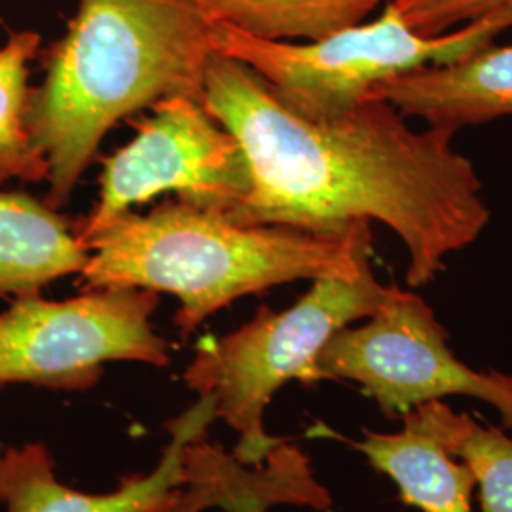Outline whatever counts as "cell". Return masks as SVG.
I'll return each instance as SVG.
<instances>
[{"mask_svg": "<svg viewBox=\"0 0 512 512\" xmlns=\"http://www.w3.org/2000/svg\"><path fill=\"white\" fill-rule=\"evenodd\" d=\"M203 107L238 137L251 169V190L228 215L236 224L344 234L353 222L378 220L403 241L412 289L490 224L484 186L454 147L456 133L412 129L385 101L315 122L283 107L251 67L213 54Z\"/></svg>", "mask_w": 512, "mask_h": 512, "instance_id": "obj_1", "label": "cell"}, {"mask_svg": "<svg viewBox=\"0 0 512 512\" xmlns=\"http://www.w3.org/2000/svg\"><path fill=\"white\" fill-rule=\"evenodd\" d=\"M211 27L196 0H78L25 109L50 207L69 202L114 124L171 97L203 103Z\"/></svg>", "mask_w": 512, "mask_h": 512, "instance_id": "obj_2", "label": "cell"}, {"mask_svg": "<svg viewBox=\"0 0 512 512\" xmlns=\"http://www.w3.org/2000/svg\"><path fill=\"white\" fill-rule=\"evenodd\" d=\"M82 270L88 289H147L175 294L183 336L247 294L348 268L372 249L370 222L344 234L287 226H241L175 200L148 215L126 213L88 239Z\"/></svg>", "mask_w": 512, "mask_h": 512, "instance_id": "obj_3", "label": "cell"}, {"mask_svg": "<svg viewBox=\"0 0 512 512\" xmlns=\"http://www.w3.org/2000/svg\"><path fill=\"white\" fill-rule=\"evenodd\" d=\"M370 251L344 270L313 279L291 308L262 306L245 327L200 344L184 382L198 397H213L217 418L238 433L232 456L239 463L260 465L281 442L264 427L275 393L293 380L317 384V361L330 338L374 315L397 291L374 275Z\"/></svg>", "mask_w": 512, "mask_h": 512, "instance_id": "obj_4", "label": "cell"}, {"mask_svg": "<svg viewBox=\"0 0 512 512\" xmlns=\"http://www.w3.org/2000/svg\"><path fill=\"white\" fill-rule=\"evenodd\" d=\"M511 27L509 4L452 33L420 37L387 4L380 18L308 44L264 40L228 25H213L211 46L215 54L251 67L283 107L308 120L327 122L368 103L385 82L490 48L494 38Z\"/></svg>", "mask_w": 512, "mask_h": 512, "instance_id": "obj_5", "label": "cell"}, {"mask_svg": "<svg viewBox=\"0 0 512 512\" xmlns=\"http://www.w3.org/2000/svg\"><path fill=\"white\" fill-rule=\"evenodd\" d=\"M448 330L420 294H395L361 325L336 332L317 361V380L361 385L387 418H403L421 404L471 397L494 406L512 431V376L480 372L448 346Z\"/></svg>", "mask_w": 512, "mask_h": 512, "instance_id": "obj_6", "label": "cell"}, {"mask_svg": "<svg viewBox=\"0 0 512 512\" xmlns=\"http://www.w3.org/2000/svg\"><path fill=\"white\" fill-rule=\"evenodd\" d=\"M160 294L147 289H90L63 302L21 296L0 313V385L35 384L86 391L103 365L169 363V346L150 317Z\"/></svg>", "mask_w": 512, "mask_h": 512, "instance_id": "obj_7", "label": "cell"}, {"mask_svg": "<svg viewBox=\"0 0 512 512\" xmlns=\"http://www.w3.org/2000/svg\"><path fill=\"white\" fill-rule=\"evenodd\" d=\"M137 137L112 154L92 213L76 226L86 243L133 205L175 192L184 203L232 215L251 190V169L238 137L202 101L171 97L154 105Z\"/></svg>", "mask_w": 512, "mask_h": 512, "instance_id": "obj_8", "label": "cell"}, {"mask_svg": "<svg viewBox=\"0 0 512 512\" xmlns=\"http://www.w3.org/2000/svg\"><path fill=\"white\" fill-rule=\"evenodd\" d=\"M217 420L209 395L167 423L171 440L152 473L129 476L109 494H86L61 484L42 442L0 452V501L6 512H169L184 484V448Z\"/></svg>", "mask_w": 512, "mask_h": 512, "instance_id": "obj_9", "label": "cell"}, {"mask_svg": "<svg viewBox=\"0 0 512 512\" xmlns=\"http://www.w3.org/2000/svg\"><path fill=\"white\" fill-rule=\"evenodd\" d=\"M184 484L169 512H266L274 505L329 511L332 497L311 471L308 456L279 442L260 465H243L207 435L186 444Z\"/></svg>", "mask_w": 512, "mask_h": 512, "instance_id": "obj_10", "label": "cell"}, {"mask_svg": "<svg viewBox=\"0 0 512 512\" xmlns=\"http://www.w3.org/2000/svg\"><path fill=\"white\" fill-rule=\"evenodd\" d=\"M370 101H385L406 118L454 133L512 116V44L399 76Z\"/></svg>", "mask_w": 512, "mask_h": 512, "instance_id": "obj_11", "label": "cell"}, {"mask_svg": "<svg viewBox=\"0 0 512 512\" xmlns=\"http://www.w3.org/2000/svg\"><path fill=\"white\" fill-rule=\"evenodd\" d=\"M90 251L54 207L0 192V296H33L63 275L82 274Z\"/></svg>", "mask_w": 512, "mask_h": 512, "instance_id": "obj_12", "label": "cell"}, {"mask_svg": "<svg viewBox=\"0 0 512 512\" xmlns=\"http://www.w3.org/2000/svg\"><path fill=\"white\" fill-rule=\"evenodd\" d=\"M357 448L397 484L406 505L423 512H475L469 467L444 450L418 410L403 416L401 431H366Z\"/></svg>", "mask_w": 512, "mask_h": 512, "instance_id": "obj_13", "label": "cell"}, {"mask_svg": "<svg viewBox=\"0 0 512 512\" xmlns=\"http://www.w3.org/2000/svg\"><path fill=\"white\" fill-rule=\"evenodd\" d=\"M213 25L245 35L291 42L321 40L363 19L380 0H196Z\"/></svg>", "mask_w": 512, "mask_h": 512, "instance_id": "obj_14", "label": "cell"}, {"mask_svg": "<svg viewBox=\"0 0 512 512\" xmlns=\"http://www.w3.org/2000/svg\"><path fill=\"white\" fill-rule=\"evenodd\" d=\"M416 410L444 450L469 467L480 512H512V431L478 423L442 401Z\"/></svg>", "mask_w": 512, "mask_h": 512, "instance_id": "obj_15", "label": "cell"}, {"mask_svg": "<svg viewBox=\"0 0 512 512\" xmlns=\"http://www.w3.org/2000/svg\"><path fill=\"white\" fill-rule=\"evenodd\" d=\"M40 35H12L0 48V184L19 179L38 183L48 179V162L25 126L29 99V63L35 59Z\"/></svg>", "mask_w": 512, "mask_h": 512, "instance_id": "obj_16", "label": "cell"}, {"mask_svg": "<svg viewBox=\"0 0 512 512\" xmlns=\"http://www.w3.org/2000/svg\"><path fill=\"white\" fill-rule=\"evenodd\" d=\"M389 4L412 33L435 38L497 12L512 0H391Z\"/></svg>", "mask_w": 512, "mask_h": 512, "instance_id": "obj_17", "label": "cell"}]
</instances>
